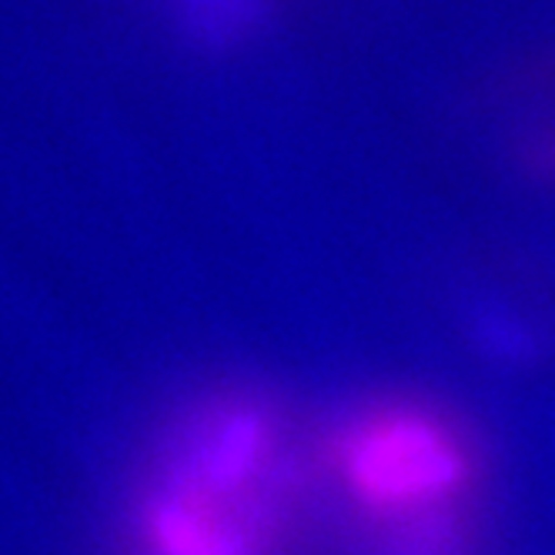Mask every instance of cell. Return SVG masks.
<instances>
[{
    "mask_svg": "<svg viewBox=\"0 0 555 555\" xmlns=\"http://www.w3.org/2000/svg\"><path fill=\"white\" fill-rule=\"evenodd\" d=\"M482 552H486V519H462L422 532L348 542V555H482Z\"/></svg>",
    "mask_w": 555,
    "mask_h": 555,
    "instance_id": "3957f363",
    "label": "cell"
},
{
    "mask_svg": "<svg viewBox=\"0 0 555 555\" xmlns=\"http://www.w3.org/2000/svg\"><path fill=\"white\" fill-rule=\"evenodd\" d=\"M319 499L301 418L261 385L218 382L151 431L125 492L121 555H298Z\"/></svg>",
    "mask_w": 555,
    "mask_h": 555,
    "instance_id": "6da1fadb",
    "label": "cell"
},
{
    "mask_svg": "<svg viewBox=\"0 0 555 555\" xmlns=\"http://www.w3.org/2000/svg\"><path fill=\"white\" fill-rule=\"evenodd\" d=\"M319 482L348 539L482 519L489 459L472 422L418 391H375L319 435Z\"/></svg>",
    "mask_w": 555,
    "mask_h": 555,
    "instance_id": "7a4b0ae2",
    "label": "cell"
}]
</instances>
